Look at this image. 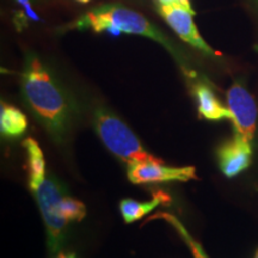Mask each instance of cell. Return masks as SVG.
I'll use <instances>...</instances> for the list:
<instances>
[{"mask_svg":"<svg viewBox=\"0 0 258 258\" xmlns=\"http://www.w3.org/2000/svg\"><path fill=\"white\" fill-rule=\"evenodd\" d=\"M158 3H159V5H176L178 4V0H157Z\"/></svg>","mask_w":258,"mask_h":258,"instance_id":"obj_16","label":"cell"},{"mask_svg":"<svg viewBox=\"0 0 258 258\" xmlns=\"http://www.w3.org/2000/svg\"><path fill=\"white\" fill-rule=\"evenodd\" d=\"M27 154V171L29 188L35 192L46 179V160L40 145L35 139L27 138L23 143Z\"/></svg>","mask_w":258,"mask_h":258,"instance_id":"obj_10","label":"cell"},{"mask_svg":"<svg viewBox=\"0 0 258 258\" xmlns=\"http://www.w3.org/2000/svg\"><path fill=\"white\" fill-rule=\"evenodd\" d=\"M156 219H161V220L166 221L167 224H170L177 232H178V234L183 238L184 243L189 246V249H190V251H191L194 258H209L208 254L206 253V251L203 250L201 244L198 243V241H196L191 237V235H190L188 230H186L184 226H183V224L180 222L178 218H176L175 215L170 214V213L159 212V213H156V214L152 215L151 218H148L146 222L151 221V220H156Z\"/></svg>","mask_w":258,"mask_h":258,"instance_id":"obj_13","label":"cell"},{"mask_svg":"<svg viewBox=\"0 0 258 258\" xmlns=\"http://www.w3.org/2000/svg\"><path fill=\"white\" fill-rule=\"evenodd\" d=\"M22 95L29 110L56 144L69 137L77 106L53 72L35 53H28L22 71Z\"/></svg>","mask_w":258,"mask_h":258,"instance_id":"obj_1","label":"cell"},{"mask_svg":"<svg viewBox=\"0 0 258 258\" xmlns=\"http://www.w3.org/2000/svg\"><path fill=\"white\" fill-rule=\"evenodd\" d=\"M158 12L167 25L178 35L182 41L186 42L190 46L201 51L205 55L215 57L219 54L212 49V47L203 40L200 35L199 29L194 22L195 12L189 11L182 5H158Z\"/></svg>","mask_w":258,"mask_h":258,"instance_id":"obj_7","label":"cell"},{"mask_svg":"<svg viewBox=\"0 0 258 258\" xmlns=\"http://www.w3.org/2000/svg\"><path fill=\"white\" fill-rule=\"evenodd\" d=\"M78 30H90L95 32H111L114 35L131 34L148 37L169 51L170 55L182 67L186 76L194 77L195 73L189 69L188 60L179 48L169 37L148 19L134 10L118 4L99 5L90 10L71 25Z\"/></svg>","mask_w":258,"mask_h":258,"instance_id":"obj_2","label":"cell"},{"mask_svg":"<svg viewBox=\"0 0 258 258\" xmlns=\"http://www.w3.org/2000/svg\"><path fill=\"white\" fill-rule=\"evenodd\" d=\"M196 178L194 166H166L159 159L128 164V179L133 184H156L167 182H188Z\"/></svg>","mask_w":258,"mask_h":258,"instance_id":"obj_6","label":"cell"},{"mask_svg":"<svg viewBox=\"0 0 258 258\" xmlns=\"http://www.w3.org/2000/svg\"><path fill=\"white\" fill-rule=\"evenodd\" d=\"M192 92L200 117L208 121L231 120L232 115L230 109L222 104L209 84L198 82L194 85Z\"/></svg>","mask_w":258,"mask_h":258,"instance_id":"obj_9","label":"cell"},{"mask_svg":"<svg viewBox=\"0 0 258 258\" xmlns=\"http://www.w3.org/2000/svg\"><path fill=\"white\" fill-rule=\"evenodd\" d=\"M34 194L46 226L48 249L50 253L56 254L64 243L70 225L62 212V200L67 194L66 189L59 179L50 175L46 177Z\"/></svg>","mask_w":258,"mask_h":258,"instance_id":"obj_4","label":"cell"},{"mask_svg":"<svg viewBox=\"0 0 258 258\" xmlns=\"http://www.w3.org/2000/svg\"><path fill=\"white\" fill-rule=\"evenodd\" d=\"M227 106L232 115L234 133L252 143L256 134L258 110L253 96L241 79L234 80L228 89Z\"/></svg>","mask_w":258,"mask_h":258,"instance_id":"obj_5","label":"cell"},{"mask_svg":"<svg viewBox=\"0 0 258 258\" xmlns=\"http://www.w3.org/2000/svg\"><path fill=\"white\" fill-rule=\"evenodd\" d=\"M76 2H78V3H82V4H88V3L91 2V0H76Z\"/></svg>","mask_w":258,"mask_h":258,"instance_id":"obj_18","label":"cell"},{"mask_svg":"<svg viewBox=\"0 0 258 258\" xmlns=\"http://www.w3.org/2000/svg\"><path fill=\"white\" fill-rule=\"evenodd\" d=\"M170 202V196L164 191H156L152 200L146 202H140L133 199H124L120 202L121 214L127 224H133L134 221L140 220L148 213L156 209L161 203Z\"/></svg>","mask_w":258,"mask_h":258,"instance_id":"obj_11","label":"cell"},{"mask_svg":"<svg viewBox=\"0 0 258 258\" xmlns=\"http://www.w3.org/2000/svg\"><path fill=\"white\" fill-rule=\"evenodd\" d=\"M253 2H254V4H256V5L258 6V0H253Z\"/></svg>","mask_w":258,"mask_h":258,"instance_id":"obj_20","label":"cell"},{"mask_svg":"<svg viewBox=\"0 0 258 258\" xmlns=\"http://www.w3.org/2000/svg\"><path fill=\"white\" fill-rule=\"evenodd\" d=\"M92 122L104 146L124 163L158 159L145 150L133 131L108 109L97 108L93 112Z\"/></svg>","mask_w":258,"mask_h":258,"instance_id":"obj_3","label":"cell"},{"mask_svg":"<svg viewBox=\"0 0 258 258\" xmlns=\"http://www.w3.org/2000/svg\"><path fill=\"white\" fill-rule=\"evenodd\" d=\"M55 258H77V256L74 253H64V252H60L57 253V256Z\"/></svg>","mask_w":258,"mask_h":258,"instance_id":"obj_17","label":"cell"},{"mask_svg":"<svg viewBox=\"0 0 258 258\" xmlns=\"http://www.w3.org/2000/svg\"><path fill=\"white\" fill-rule=\"evenodd\" d=\"M178 4L182 5L183 8H185L186 10H189V11L195 12L191 8V4H190V0H178Z\"/></svg>","mask_w":258,"mask_h":258,"instance_id":"obj_15","label":"cell"},{"mask_svg":"<svg viewBox=\"0 0 258 258\" xmlns=\"http://www.w3.org/2000/svg\"><path fill=\"white\" fill-rule=\"evenodd\" d=\"M62 212L69 224L80 222L86 215V208L84 203L79 200L71 198L69 194H66L62 200Z\"/></svg>","mask_w":258,"mask_h":258,"instance_id":"obj_14","label":"cell"},{"mask_svg":"<svg viewBox=\"0 0 258 258\" xmlns=\"http://www.w3.org/2000/svg\"><path fill=\"white\" fill-rule=\"evenodd\" d=\"M28 128L27 116L16 106L2 103L0 109V131L2 135L8 139L23 137Z\"/></svg>","mask_w":258,"mask_h":258,"instance_id":"obj_12","label":"cell"},{"mask_svg":"<svg viewBox=\"0 0 258 258\" xmlns=\"http://www.w3.org/2000/svg\"><path fill=\"white\" fill-rule=\"evenodd\" d=\"M217 159L224 176L234 178L252 163V143L234 133L218 147Z\"/></svg>","mask_w":258,"mask_h":258,"instance_id":"obj_8","label":"cell"},{"mask_svg":"<svg viewBox=\"0 0 258 258\" xmlns=\"http://www.w3.org/2000/svg\"><path fill=\"white\" fill-rule=\"evenodd\" d=\"M254 258H258V249H257V252H256V254H254Z\"/></svg>","mask_w":258,"mask_h":258,"instance_id":"obj_19","label":"cell"}]
</instances>
